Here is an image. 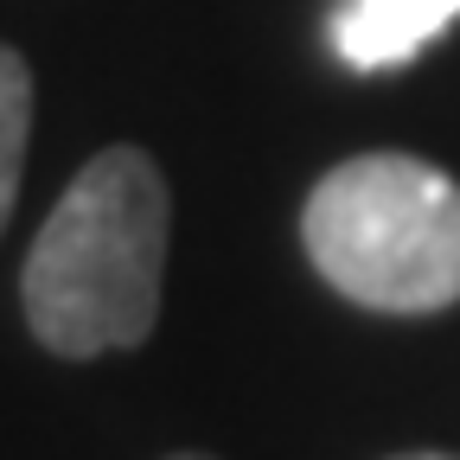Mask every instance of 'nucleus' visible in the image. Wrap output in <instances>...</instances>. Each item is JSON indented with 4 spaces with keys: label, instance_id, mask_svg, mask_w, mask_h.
Masks as SVG:
<instances>
[{
    "label": "nucleus",
    "instance_id": "f03ea898",
    "mask_svg": "<svg viewBox=\"0 0 460 460\" xmlns=\"http://www.w3.org/2000/svg\"><path fill=\"white\" fill-rule=\"evenodd\" d=\"M307 262L371 314H447L460 301V186L416 154H352L301 205Z\"/></svg>",
    "mask_w": 460,
    "mask_h": 460
},
{
    "label": "nucleus",
    "instance_id": "39448f33",
    "mask_svg": "<svg viewBox=\"0 0 460 460\" xmlns=\"http://www.w3.org/2000/svg\"><path fill=\"white\" fill-rule=\"evenodd\" d=\"M390 460H460V454H441V447H416V454H390Z\"/></svg>",
    "mask_w": 460,
    "mask_h": 460
},
{
    "label": "nucleus",
    "instance_id": "423d86ee",
    "mask_svg": "<svg viewBox=\"0 0 460 460\" xmlns=\"http://www.w3.org/2000/svg\"><path fill=\"white\" fill-rule=\"evenodd\" d=\"M166 460H211V454H166Z\"/></svg>",
    "mask_w": 460,
    "mask_h": 460
},
{
    "label": "nucleus",
    "instance_id": "7ed1b4c3",
    "mask_svg": "<svg viewBox=\"0 0 460 460\" xmlns=\"http://www.w3.org/2000/svg\"><path fill=\"white\" fill-rule=\"evenodd\" d=\"M460 20V0H345L332 13V51L352 71H396Z\"/></svg>",
    "mask_w": 460,
    "mask_h": 460
},
{
    "label": "nucleus",
    "instance_id": "f257e3e1",
    "mask_svg": "<svg viewBox=\"0 0 460 460\" xmlns=\"http://www.w3.org/2000/svg\"><path fill=\"white\" fill-rule=\"evenodd\" d=\"M172 192L147 147L115 141L77 166L20 269L26 332L51 358L135 352L160 320Z\"/></svg>",
    "mask_w": 460,
    "mask_h": 460
},
{
    "label": "nucleus",
    "instance_id": "20e7f679",
    "mask_svg": "<svg viewBox=\"0 0 460 460\" xmlns=\"http://www.w3.org/2000/svg\"><path fill=\"white\" fill-rule=\"evenodd\" d=\"M26 147H32V65L26 51L0 45V230H7L26 180Z\"/></svg>",
    "mask_w": 460,
    "mask_h": 460
}]
</instances>
